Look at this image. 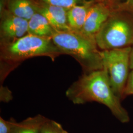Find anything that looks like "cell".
Masks as SVG:
<instances>
[{"label":"cell","instance_id":"14","mask_svg":"<svg viewBox=\"0 0 133 133\" xmlns=\"http://www.w3.org/2000/svg\"><path fill=\"white\" fill-rule=\"evenodd\" d=\"M40 133H68L63 128L62 125L56 122L47 119L43 124Z\"/></svg>","mask_w":133,"mask_h":133},{"label":"cell","instance_id":"15","mask_svg":"<svg viewBox=\"0 0 133 133\" xmlns=\"http://www.w3.org/2000/svg\"><path fill=\"white\" fill-rule=\"evenodd\" d=\"M117 10L133 15V0H122L117 6Z\"/></svg>","mask_w":133,"mask_h":133},{"label":"cell","instance_id":"6","mask_svg":"<svg viewBox=\"0 0 133 133\" xmlns=\"http://www.w3.org/2000/svg\"><path fill=\"white\" fill-rule=\"evenodd\" d=\"M112 12L109 7L105 4L94 3L89 11L85 24L80 32L95 38Z\"/></svg>","mask_w":133,"mask_h":133},{"label":"cell","instance_id":"5","mask_svg":"<svg viewBox=\"0 0 133 133\" xmlns=\"http://www.w3.org/2000/svg\"><path fill=\"white\" fill-rule=\"evenodd\" d=\"M131 47L101 50L103 68L108 71L112 89L120 98L124 97L127 82Z\"/></svg>","mask_w":133,"mask_h":133},{"label":"cell","instance_id":"3","mask_svg":"<svg viewBox=\"0 0 133 133\" xmlns=\"http://www.w3.org/2000/svg\"><path fill=\"white\" fill-rule=\"evenodd\" d=\"M130 14L116 10L112 12L95 41L101 50L131 47L133 45V18Z\"/></svg>","mask_w":133,"mask_h":133},{"label":"cell","instance_id":"16","mask_svg":"<svg viewBox=\"0 0 133 133\" xmlns=\"http://www.w3.org/2000/svg\"><path fill=\"white\" fill-rule=\"evenodd\" d=\"M14 120L6 121L1 117H0V133H10Z\"/></svg>","mask_w":133,"mask_h":133},{"label":"cell","instance_id":"4","mask_svg":"<svg viewBox=\"0 0 133 133\" xmlns=\"http://www.w3.org/2000/svg\"><path fill=\"white\" fill-rule=\"evenodd\" d=\"M63 54L53 42L51 38L27 34L12 43L5 44L2 56L6 60L14 62L42 56L54 59Z\"/></svg>","mask_w":133,"mask_h":133},{"label":"cell","instance_id":"13","mask_svg":"<svg viewBox=\"0 0 133 133\" xmlns=\"http://www.w3.org/2000/svg\"><path fill=\"white\" fill-rule=\"evenodd\" d=\"M43 3L62 8L69 10L76 5H81L86 2L87 0H39Z\"/></svg>","mask_w":133,"mask_h":133},{"label":"cell","instance_id":"8","mask_svg":"<svg viewBox=\"0 0 133 133\" xmlns=\"http://www.w3.org/2000/svg\"><path fill=\"white\" fill-rule=\"evenodd\" d=\"M68 10L43 3L38 5V12L43 15L53 28L60 31H72L68 24Z\"/></svg>","mask_w":133,"mask_h":133},{"label":"cell","instance_id":"7","mask_svg":"<svg viewBox=\"0 0 133 133\" xmlns=\"http://www.w3.org/2000/svg\"><path fill=\"white\" fill-rule=\"evenodd\" d=\"M28 20L9 13L1 24V37L5 44L12 43L28 34Z\"/></svg>","mask_w":133,"mask_h":133},{"label":"cell","instance_id":"18","mask_svg":"<svg viewBox=\"0 0 133 133\" xmlns=\"http://www.w3.org/2000/svg\"><path fill=\"white\" fill-rule=\"evenodd\" d=\"M130 69L133 70V46L131 47V50L130 54Z\"/></svg>","mask_w":133,"mask_h":133},{"label":"cell","instance_id":"12","mask_svg":"<svg viewBox=\"0 0 133 133\" xmlns=\"http://www.w3.org/2000/svg\"><path fill=\"white\" fill-rule=\"evenodd\" d=\"M47 118L38 115L17 123L14 121L10 133H40L41 129Z\"/></svg>","mask_w":133,"mask_h":133},{"label":"cell","instance_id":"1","mask_svg":"<svg viewBox=\"0 0 133 133\" xmlns=\"http://www.w3.org/2000/svg\"><path fill=\"white\" fill-rule=\"evenodd\" d=\"M66 95L75 104L96 102L108 107L121 122L125 123L130 120L128 112L121 103V99L112 89L105 68L84 72L69 87Z\"/></svg>","mask_w":133,"mask_h":133},{"label":"cell","instance_id":"17","mask_svg":"<svg viewBox=\"0 0 133 133\" xmlns=\"http://www.w3.org/2000/svg\"><path fill=\"white\" fill-rule=\"evenodd\" d=\"M133 95V70L129 75L127 82L124 92V97L126 96Z\"/></svg>","mask_w":133,"mask_h":133},{"label":"cell","instance_id":"9","mask_svg":"<svg viewBox=\"0 0 133 133\" xmlns=\"http://www.w3.org/2000/svg\"><path fill=\"white\" fill-rule=\"evenodd\" d=\"M94 4L92 0L76 5L68 10V24L74 31L80 32L85 24L86 19L91 6Z\"/></svg>","mask_w":133,"mask_h":133},{"label":"cell","instance_id":"11","mask_svg":"<svg viewBox=\"0 0 133 133\" xmlns=\"http://www.w3.org/2000/svg\"><path fill=\"white\" fill-rule=\"evenodd\" d=\"M56 30L53 28L47 19L37 12L28 20V34L39 37L51 38Z\"/></svg>","mask_w":133,"mask_h":133},{"label":"cell","instance_id":"10","mask_svg":"<svg viewBox=\"0 0 133 133\" xmlns=\"http://www.w3.org/2000/svg\"><path fill=\"white\" fill-rule=\"evenodd\" d=\"M8 8L11 14L29 20L38 12V5L34 0H9Z\"/></svg>","mask_w":133,"mask_h":133},{"label":"cell","instance_id":"2","mask_svg":"<svg viewBox=\"0 0 133 133\" xmlns=\"http://www.w3.org/2000/svg\"><path fill=\"white\" fill-rule=\"evenodd\" d=\"M51 39L64 54H68L76 59L84 72L103 69L101 51L95 38L79 32L56 30Z\"/></svg>","mask_w":133,"mask_h":133}]
</instances>
